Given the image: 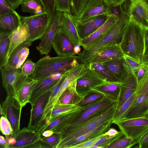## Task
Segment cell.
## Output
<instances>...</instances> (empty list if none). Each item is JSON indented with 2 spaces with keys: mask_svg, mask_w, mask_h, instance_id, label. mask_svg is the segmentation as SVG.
Wrapping results in <instances>:
<instances>
[{
  "mask_svg": "<svg viewBox=\"0 0 148 148\" xmlns=\"http://www.w3.org/2000/svg\"><path fill=\"white\" fill-rule=\"evenodd\" d=\"M123 60L124 67L129 74L137 70L142 65L140 62L125 56Z\"/></svg>",
  "mask_w": 148,
  "mask_h": 148,
  "instance_id": "cell-41",
  "label": "cell"
},
{
  "mask_svg": "<svg viewBox=\"0 0 148 148\" xmlns=\"http://www.w3.org/2000/svg\"><path fill=\"white\" fill-rule=\"evenodd\" d=\"M144 36L145 48L148 46V28H144Z\"/></svg>",
  "mask_w": 148,
  "mask_h": 148,
  "instance_id": "cell-58",
  "label": "cell"
},
{
  "mask_svg": "<svg viewBox=\"0 0 148 148\" xmlns=\"http://www.w3.org/2000/svg\"><path fill=\"white\" fill-rule=\"evenodd\" d=\"M136 96V92L126 101L120 108L116 109L113 118V123L116 124L121 120L124 115L134 100Z\"/></svg>",
  "mask_w": 148,
  "mask_h": 148,
  "instance_id": "cell-37",
  "label": "cell"
},
{
  "mask_svg": "<svg viewBox=\"0 0 148 148\" xmlns=\"http://www.w3.org/2000/svg\"><path fill=\"white\" fill-rule=\"evenodd\" d=\"M74 47L59 28L52 43V48L56 53L61 56L76 55L74 51Z\"/></svg>",
  "mask_w": 148,
  "mask_h": 148,
  "instance_id": "cell-20",
  "label": "cell"
},
{
  "mask_svg": "<svg viewBox=\"0 0 148 148\" xmlns=\"http://www.w3.org/2000/svg\"><path fill=\"white\" fill-rule=\"evenodd\" d=\"M42 139L44 142L51 145L53 148H56L60 141L59 135L56 133H54L49 137H42Z\"/></svg>",
  "mask_w": 148,
  "mask_h": 148,
  "instance_id": "cell-49",
  "label": "cell"
},
{
  "mask_svg": "<svg viewBox=\"0 0 148 148\" xmlns=\"http://www.w3.org/2000/svg\"><path fill=\"white\" fill-rule=\"evenodd\" d=\"M120 44H111L104 46L97 51L91 57L89 64L104 63L122 58L125 56Z\"/></svg>",
  "mask_w": 148,
  "mask_h": 148,
  "instance_id": "cell-16",
  "label": "cell"
},
{
  "mask_svg": "<svg viewBox=\"0 0 148 148\" xmlns=\"http://www.w3.org/2000/svg\"><path fill=\"white\" fill-rule=\"evenodd\" d=\"M69 70L66 71L63 73L61 77L58 81L51 90L48 101L44 109L41 122L38 130L39 129L42 121L52 109L56 95L60 90L63 82L68 74Z\"/></svg>",
  "mask_w": 148,
  "mask_h": 148,
  "instance_id": "cell-32",
  "label": "cell"
},
{
  "mask_svg": "<svg viewBox=\"0 0 148 148\" xmlns=\"http://www.w3.org/2000/svg\"><path fill=\"white\" fill-rule=\"evenodd\" d=\"M63 73L53 74L47 78L38 81L29 102L31 106L39 97L46 92L52 89Z\"/></svg>",
  "mask_w": 148,
  "mask_h": 148,
  "instance_id": "cell-22",
  "label": "cell"
},
{
  "mask_svg": "<svg viewBox=\"0 0 148 148\" xmlns=\"http://www.w3.org/2000/svg\"><path fill=\"white\" fill-rule=\"evenodd\" d=\"M112 120L69 141L63 145L61 148H70L73 145L92 139L105 133L108 130L113 123Z\"/></svg>",
  "mask_w": 148,
  "mask_h": 148,
  "instance_id": "cell-25",
  "label": "cell"
},
{
  "mask_svg": "<svg viewBox=\"0 0 148 148\" xmlns=\"http://www.w3.org/2000/svg\"><path fill=\"white\" fill-rule=\"evenodd\" d=\"M144 29L130 16L120 44L125 56L140 62L145 49Z\"/></svg>",
  "mask_w": 148,
  "mask_h": 148,
  "instance_id": "cell-2",
  "label": "cell"
},
{
  "mask_svg": "<svg viewBox=\"0 0 148 148\" xmlns=\"http://www.w3.org/2000/svg\"><path fill=\"white\" fill-rule=\"evenodd\" d=\"M116 109L115 105L104 112L91 117L69 135L61 140L56 148H61L63 145L69 141L112 120Z\"/></svg>",
  "mask_w": 148,
  "mask_h": 148,
  "instance_id": "cell-5",
  "label": "cell"
},
{
  "mask_svg": "<svg viewBox=\"0 0 148 148\" xmlns=\"http://www.w3.org/2000/svg\"><path fill=\"white\" fill-rule=\"evenodd\" d=\"M111 7L108 0H89L77 17V21L80 23L99 15L111 16Z\"/></svg>",
  "mask_w": 148,
  "mask_h": 148,
  "instance_id": "cell-12",
  "label": "cell"
},
{
  "mask_svg": "<svg viewBox=\"0 0 148 148\" xmlns=\"http://www.w3.org/2000/svg\"><path fill=\"white\" fill-rule=\"evenodd\" d=\"M108 82L89 64H85L77 80L76 90L82 98L93 89Z\"/></svg>",
  "mask_w": 148,
  "mask_h": 148,
  "instance_id": "cell-7",
  "label": "cell"
},
{
  "mask_svg": "<svg viewBox=\"0 0 148 148\" xmlns=\"http://www.w3.org/2000/svg\"><path fill=\"white\" fill-rule=\"evenodd\" d=\"M54 133L52 131L49 130L43 132L41 134L43 137H48L51 136Z\"/></svg>",
  "mask_w": 148,
  "mask_h": 148,
  "instance_id": "cell-59",
  "label": "cell"
},
{
  "mask_svg": "<svg viewBox=\"0 0 148 148\" xmlns=\"http://www.w3.org/2000/svg\"><path fill=\"white\" fill-rule=\"evenodd\" d=\"M138 144L139 148H148V130L140 137Z\"/></svg>",
  "mask_w": 148,
  "mask_h": 148,
  "instance_id": "cell-51",
  "label": "cell"
},
{
  "mask_svg": "<svg viewBox=\"0 0 148 148\" xmlns=\"http://www.w3.org/2000/svg\"><path fill=\"white\" fill-rule=\"evenodd\" d=\"M32 43L27 40L16 47L11 54L8 62L11 65L18 68L21 57V50L22 48L27 45Z\"/></svg>",
  "mask_w": 148,
  "mask_h": 148,
  "instance_id": "cell-38",
  "label": "cell"
},
{
  "mask_svg": "<svg viewBox=\"0 0 148 148\" xmlns=\"http://www.w3.org/2000/svg\"><path fill=\"white\" fill-rule=\"evenodd\" d=\"M120 132V131H118L114 128L110 127L108 131L104 133V134L105 135L112 136L117 135Z\"/></svg>",
  "mask_w": 148,
  "mask_h": 148,
  "instance_id": "cell-55",
  "label": "cell"
},
{
  "mask_svg": "<svg viewBox=\"0 0 148 148\" xmlns=\"http://www.w3.org/2000/svg\"><path fill=\"white\" fill-rule=\"evenodd\" d=\"M138 84V81L135 75L133 72H131L120 84V94L116 102V109L120 108L136 92Z\"/></svg>",
  "mask_w": 148,
  "mask_h": 148,
  "instance_id": "cell-21",
  "label": "cell"
},
{
  "mask_svg": "<svg viewBox=\"0 0 148 148\" xmlns=\"http://www.w3.org/2000/svg\"><path fill=\"white\" fill-rule=\"evenodd\" d=\"M53 17L48 12L29 16H21V23L26 27L29 34L28 40L32 43L40 40L46 32Z\"/></svg>",
  "mask_w": 148,
  "mask_h": 148,
  "instance_id": "cell-6",
  "label": "cell"
},
{
  "mask_svg": "<svg viewBox=\"0 0 148 148\" xmlns=\"http://www.w3.org/2000/svg\"><path fill=\"white\" fill-rule=\"evenodd\" d=\"M109 16L106 15H99L79 23L78 32L81 40L99 28L106 22Z\"/></svg>",
  "mask_w": 148,
  "mask_h": 148,
  "instance_id": "cell-23",
  "label": "cell"
},
{
  "mask_svg": "<svg viewBox=\"0 0 148 148\" xmlns=\"http://www.w3.org/2000/svg\"><path fill=\"white\" fill-rule=\"evenodd\" d=\"M80 46L78 45H75L74 47V51L76 54H78L81 51V48Z\"/></svg>",
  "mask_w": 148,
  "mask_h": 148,
  "instance_id": "cell-60",
  "label": "cell"
},
{
  "mask_svg": "<svg viewBox=\"0 0 148 148\" xmlns=\"http://www.w3.org/2000/svg\"><path fill=\"white\" fill-rule=\"evenodd\" d=\"M136 93L137 95L148 94V70L138 82Z\"/></svg>",
  "mask_w": 148,
  "mask_h": 148,
  "instance_id": "cell-44",
  "label": "cell"
},
{
  "mask_svg": "<svg viewBox=\"0 0 148 148\" xmlns=\"http://www.w3.org/2000/svg\"><path fill=\"white\" fill-rule=\"evenodd\" d=\"M121 5L125 14L148 28V0H125Z\"/></svg>",
  "mask_w": 148,
  "mask_h": 148,
  "instance_id": "cell-10",
  "label": "cell"
},
{
  "mask_svg": "<svg viewBox=\"0 0 148 148\" xmlns=\"http://www.w3.org/2000/svg\"><path fill=\"white\" fill-rule=\"evenodd\" d=\"M123 135V134L121 131L118 134L114 136L105 135L98 140L92 146H97L101 147L102 148H107L112 143L116 140L122 138Z\"/></svg>",
  "mask_w": 148,
  "mask_h": 148,
  "instance_id": "cell-39",
  "label": "cell"
},
{
  "mask_svg": "<svg viewBox=\"0 0 148 148\" xmlns=\"http://www.w3.org/2000/svg\"><path fill=\"white\" fill-rule=\"evenodd\" d=\"M56 10L71 13V0H56Z\"/></svg>",
  "mask_w": 148,
  "mask_h": 148,
  "instance_id": "cell-45",
  "label": "cell"
},
{
  "mask_svg": "<svg viewBox=\"0 0 148 148\" xmlns=\"http://www.w3.org/2000/svg\"><path fill=\"white\" fill-rule=\"evenodd\" d=\"M78 24L76 16L71 13L62 12L60 28L74 46L76 45L80 46L81 39L78 34Z\"/></svg>",
  "mask_w": 148,
  "mask_h": 148,
  "instance_id": "cell-14",
  "label": "cell"
},
{
  "mask_svg": "<svg viewBox=\"0 0 148 148\" xmlns=\"http://www.w3.org/2000/svg\"><path fill=\"white\" fill-rule=\"evenodd\" d=\"M46 11L53 16L56 11V0H41Z\"/></svg>",
  "mask_w": 148,
  "mask_h": 148,
  "instance_id": "cell-48",
  "label": "cell"
},
{
  "mask_svg": "<svg viewBox=\"0 0 148 148\" xmlns=\"http://www.w3.org/2000/svg\"><path fill=\"white\" fill-rule=\"evenodd\" d=\"M11 33V32L0 30V67L5 63L6 54L10 42V36Z\"/></svg>",
  "mask_w": 148,
  "mask_h": 148,
  "instance_id": "cell-34",
  "label": "cell"
},
{
  "mask_svg": "<svg viewBox=\"0 0 148 148\" xmlns=\"http://www.w3.org/2000/svg\"><path fill=\"white\" fill-rule=\"evenodd\" d=\"M40 132L27 127L17 131L13 136L16 140L15 144L8 145V148H50V145L42 139Z\"/></svg>",
  "mask_w": 148,
  "mask_h": 148,
  "instance_id": "cell-8",
  "label": "cell"
},
{
  "mask_svg": "<svg viewBox=\"0 0 148 148\" xmlns=\"http://www.w3.org/2000/svg\"><path fill=\"white\" fill-rule=\"evenodd\" d=\"M33 73L29 77L39 81L53 74L63 73L82 63L78 55L51 57L49 55L40 59L36 63Z\"/></svg>",
  "mask_w": 148,
  "mask_h": 148,
  "instance_id": "cell-1",
  "label": "cell"
},
{
  "mask_svg": "<svg viewBox=\"0 0 148 148\" xmlns=\"http://www.w3.org/2000/svg\"><path fill=\"white\" fill-rule=\"evenodd\" d=\"M125 0H108L109 3L114 6L121 5Z\"/></svg>",
  "mask_w": 148,
  "mask_h": 148,
  "instance_id": "cell-56",
  "label": "cell"
},
{
  "mask_svg": "<svg viewBox=\"0 0 148 148\" xmlns=\"http://www.w3.org/2000/svg\"><path fill=\"white\" fill-rule=\"evenodd\" d=\"M51 90L39 97L31 106L28 127L38 131L41 124L44 109L48 101Z\"/></svg>",
  "mask_w": 148,
  "mask_h": 148,
  "instance_id": "cell-15",
  "label": "cell"
},
{
  "mask_svg": "<svg viewBox=\"0 0 148 148\" xmlns=\"http://www.w3.org/2000/svg\"><path fill=\"white\" fill-rule=\"evenodd\" d=\"M80 108V107L77 105H67L56 103L44 119L39 129L42 124L45 127L46 126L51 119L62 114L77 110Z\"/></svg>",
  "mask_w": 148,
  "mask_h": 148,
  "instance_id": "cell-31",
  "label": "cell"
},
{
  "mask_svg": "<svg viewBox=\"0 0 148 148\" xmlns=\"http://www.w3.org/2000/svg\"><path fill=\"white\" fill-rule=\"evenodd\" d=\"M116 125L126 137L131 138L135 145L148 130V115L142 117L120 121Z\"/></svg>",
  "mask_w": 148,
  "mask_h": 148,
  "instance_id": "cell-9",
  "label": "cell"
},
{
  "mask_svg": "<svg viewBox=\"0 0 148 148\" xmlns=\"http://www.w3.org/2000/svg\"><path fill=\"white\" fill-rule=\"evenodd\" d=\"M62 12L56 11L46 32L36 47L42 55H47L52 49V43L60 27Z\"/></svg>",
  "mask_w": 148,
  "mask_h": 148,
  "instance_id": "cell-13",
  "label": "cell"
},
{
  "mask_svg": "<svg viewBox=\"0 0 148 148\" xmlns=\"http://www.w3.org/2000/svg\"><path fill=\"white\" fill-rule=\"evenodd\" d=\"M14 10L17 8L25 0H4Z\"/></svg>",
  "mask_w": 148,
  "mask_h": 148,
  "instance_id": "cell-53",
  "label": "cell"
},
{
  "mask_svg": "<svg viewBox=\"0 0 148 148\" xmlns=\"http://www.w3.org/2000/svg\"><path fill=\"white\" fill-rule=\"evenodd\" d=\"M7 143L4 137L1 135L0 136V146L1 148H7Z\"/></svg>",
  "mask_w": 148,
  "mask_h": 148,
  "instance_id": "cell-57",
  "label": "cell"
},
{
  "mask_svg": "<svg viewBox=\"0 0 148 148\" xmlns=\"http://www.w3.org/2000/svg\"><path fill=\"white\" fill-rule=\"evenodd\" d=\"M77 82L69 86L62 94L56 103L77 105L82 98L76 90Z\"/></svg>",
  "mask_w": 148,
  "mask_h": 148,
  "instance_id": "cell-30",
  "label": "cell"
},
{
  "mask_svg": "<svg viewBox=\"0 0 148 148\" xmlns=\"http://www.w3.org/2000/svg\"><path fill=\"white\" fill-rule=\"evenodd\" d=\"M140 63L141 65L146 67L148 69V46L145 48L143 56Z\"/></svg>",
  "mask_w": 148,
  "mask_h": 148,
  "instance_id": "cell-54",
  "label": "cell"
},
{
  "mask_svg": "<svg viewBox=\"0 0 148 148\" xmlns=\"http://www.w3.org/2000/svg\"><path fill=\"white\" fill-rule=\"evenodd\" d=\"M35 64L31 60L27 59L21 68L22 73L26 77H29L34 72Z\"/></svg>",
  "mask_w": 148,
  "mask_h": 148,
  "instance_id": "cell-46",
  "label": "cell"
},
{
  "mask_svg": "<svg viewBox=\"0 0 148 148\" xmlns=\"http://www.w3.org/2000/svg\"><path fill=\"white\" fill-rule=\"evenodd\" d=\"M16 12L4 0H0V16Z\"/></svg>",
  "mask_w": 148,
  "mask_h": 148,
  "instance_id": "cell-50",
  "label": "cell"
},
{
  "mask_svg": "<svg viewBox=\"0 0 148 148\" xmlns=\"http://www.w3.org/2000/svg\"><path fill=\"white\" fill-rule=\"evenodd\" d=\"M119 19V18L113 15L110 16L106 22L96 31L81 39L80 46L82 47L83 50H86L96 43L103 37Z\"/></svg>",
  "mask_w": 148,
  "mask_h": 148,
  "instance_id": "cell-17",
  "label": "cell"
},
{
  "mask_svg": "<svg viewBox=\"0 0 148 148\" xmlns=\"http://www.w3.org/2000/svg\"><path fill=\"white\" fill-rule=\"evenodd\" d=\"M89 0H71V14L78 16Z\"/></svg>",
  "mask_w": 148,
  "mask_h": 148,
  "instance_id": "cell-42",
  "label": "cell"
},
{
  "mask_svg": "<svg viewBox=\"0 0 148 148\" xmlns=\"http://www.w3.org/2000/svg\"><path fill=\"white\" fill-rule=\"evenodd\" d=\"M111 107L96 111H89L80 108L74 120L62 131L58 134L60 137V141L69 135L91 117L104 112Z\"/></svg>",
  "mask_w": 148,
  "mask_h": 148,
  "instance_id": "cell-19",
  "label": "cell"
},
{
  "mask_svg": "<svg viewBox=\"0 0 148 148\" xmlns=\"http://www.w3.org/2000/svg\"><path fill=\"white\" fill-rule=\"evenodd\" d=\"M22 108L15 97L8 95L0 106L1 115L6 117L12 125V136L20 130Z\"/></svg>",
  "mask_w": 148,
  "mask_h": 148,
  "instance_id": "cell-11",
  "label": "cell"
},
{
  "mask_svg": "<svg viewBox=\"0 0 148 148\" xmlns=\"http://www.w3.org/2000/svg\"><path fill=\"white\" fill-rule=\"evenodd\" d=\"M29 34L27 27L21 23L19 27L12 32L10 36V42L7 52L5 64L8 62V59L14 50L22 43L29 40Z\"/></svg>",
  "mask_w": 148,
  "mask_h": 148,
  "instance_id": "cell-24",
  "label": "cell"
},
{
  "mask_svg": "<svg viewBox=\"0 0 148 148\" xmlns=\"http://www.w3.org/2000/svg\"><path fill=\"white\" fill-rule=\"evenodd\" d=\"M21 24V16L17 12L0 16V28L1 30L12 32Z\"/></svg>",
  "mask_w": 148,
  "mask_h": 148,
  "instance_id": "cell-28",
  "label": "cell"
},
{
  "mask_svg": "<svg viewBox=\"0 0 148 148\" xmlns=\"http://www.w3.org/2000/svg\"><path fill=\"white\" fill-rule=\"evenodd\" d=\"M38 81L34 80L29 77L15 97L22 108L29 102L33 92Z\"/></svg>",
  "mask_w": 148,
  "mask_h": 148,
  "instance_id": "cell-26",
  "label": "cell"
},
{
  "mask_svg": "<svg viewBox=\"0 0 148 148\" xmlns=\"http://www.w3.org/2000/svg\"><path fill=\"white\" fill-rule=\"evenodd\" d=\"M0 130L2 133L5 136L10 135L12 136L13 134V130L10 123L4 116L1 117Z\"/></svg>",
  "mask_w": 148,
  "mask_h": 148,
  "instance_id": "cell-43",
  "label": "cell"
},
{
  "mask_svg": "<svg viewBox=\"0 0 148 148\" xmlns=\"http://www.w3.org/2000/svg\"><path fill=\"white\" fill-rule=\"evenodd\" d=\"M121 83L108 82L92 90L103 94L105 97L118 101L121 92L120 84Z\"/></svg>",
  "mask_w": 148,
  "mask_h": 148,
  "instance_id": "cell-29",
  "label": "cell"
},
{
  "mask_svg": "<svg viewBox=\"0 0 148 148\" xmlns=\"http://www.w3.org/2000/svg\"><path fill=\"white\" fill-rule=\"evenodd\" d=\"M148 115V94H136L133 102L120 121L142 117Z\"/></svg>",
  "mask_w": 148,
  "mask_h": 148,
  "instance_id": "cell-18",
  "label": "cell"
},
{
  "mask_svg": "<svg viewBox=\"0 0 148 148\" xmlns=\"http://www.w3.org/2000/svg\"><path fill=\"white\" fill-rule=\"evenodd\" d=\"M104 135V133L92 139L73 145L70 148H91L98 140Z\"/></svg>",
  "mask_w": 148,
  "mask_h": 148,
  "instance_id": "cell-47",
  "label": "cell"
},
{
  "mask_svg": "<svg viewBox=\"0 0 148 148\" xmlns=\"http://www.w3.org/2000/svg\"><path fill=\"white\" fill-rule=\"evenodd\" d=\"M148 70V69L146 67L142 65L139 68L133 72L137 79L138 82L143 77Z\"/></svg>",
  "mask_w": 148,
  "mask_h": 148,
  "instance_id": "cell-52",
  "label": "cell"
},
{
  "mask_svg": "<svg viewBox=\"0 0 148 148\" xmlns=\"http://www.w3.org/2000/svg\"><path fill=\"white\" fill-rule=\"evenodd\" d=\"M135 145L131 138L125 136L113 142L107 148H130Z\"/></svg>",
  "mask_w": 148,
  "mask_h": 148,
  "instance_id": "cell-40",
  "label": "cell"
},
{
  "mask_svg": "<svg viewBox=\"0 0 148 148\" xmlns=\"http://www.w3.org/2000/svg\"><path fill=\"white\" fill-rule=\"evenodd\" d=\"M2 85L7 95L15 97L29 77L24 75L21 68L8 62L0 67Z\"/></svg>",
  "mask_w": 148,
  "mask_h": 148,
  "instance_id": "cell-4",
  "label": "cell"
},
{
  "mask_svg": "<svg viewBox=\"0 0 148 148\" xmlns=\"http://www.w3.org/2000/svg\"><path fill=\"white\" fill-rule=\"evenodd\" d=\"M123 58L102 63L120 83L123 82L129 74L124 66Z\"/></svg>",
  "mask_w": 148,
  "mask_h": 148,
  "instance_id": "cell-27",
  "label": "cell"
},
{
  "mask_svg": "<svg viewBox=\"0 0 148 148\" xmlns=\"http://www.w3.org/2000/svg\"><path fill=\"white\" fill-rule=\"evenodd\" d=\"M22 11L33 15L47 12L41 0H25L20 5Z\"/></svg>",
  "mask_w": 148,
  "mask_h": 148,
  "instance_id": "cell-33",
  "label": "cell"
},
{
  "mask_svg": "<svg viewBox=\"0 0 148 148\" xmlns=\"http://www.w3.org/2000/svg\"><path fill=\"white\" fill-rule=\"evenodd\" d=\"M89 64L92 69L101 75L107 82L120 83L103 63H90Z\"/></svg>",
  "mask_w": 148,
  "mask_h": 148,
  "instance_id": "cell-35",
  "label": "cell"
},
{
  "mask_svg": "<svg viewBox=\"0 0 148 148\" xmlns=\"http://www.w3.org/2000/svg\"><path fill=\"white\" fill-rule=\"evenodd\" d=\"M105 97L102 93L92 90L84 96L77 105L80 108L90 105L102 99Z\"/></svg>",
  "mask_w": 148,
  "mask_h": 148,
  "instance_id": "cell-36",
  "label": "cell"
},
{
  "mask_svg": "<svg viewBox=\"0 0 148 148\" xmlns=\"http://www.w3.org/2000/svg\"><path fill=\"white\" fill-rule=\"evenodd\" d=\"M129 17L125 14L121 16L101 40L88 49L83 50L78 53L81 62L88 64L92 55L101 48L109 45L120 44Z\"/></svg>",
  "mask_w": 148,
  "mask_h": 148,
  "instance_id": "cell-3",
  "label": "cell"
}]
</instances>
